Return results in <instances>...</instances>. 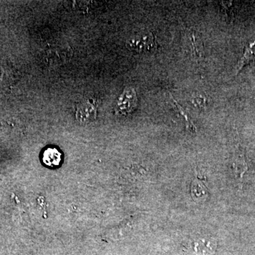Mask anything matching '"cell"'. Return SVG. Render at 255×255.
Returning <instances> with one entry per match:
<instances>
[{
	"label": "cell",
	"mask_w": 255,
	"mask_h": 255,
	"mask_svg": "<svg viewBox=\"0 0 255 255\" xmlns=\"http://www.w3.org/2000/svg\"><path fill=\"white\" fill-rule=\"evenodd\" d=\"M127 46L129 50L138 53H152L157 48L155 36L150 32H142L128 38Z\"/></svg>",
	"instance_id": "6da1fadb"
},
{
	"label": "cell",
	"mask_w": 255,
	"mask_h": 255,
	"mask_svg": "<svg viewBox=\"0 0 255 255\" xmlns=\"http://www.w3.org/2000/svg\"><path fill=\"white\" fill-rule=\"evenodd\" d=\"M136 94L133 89L128 88L124 90L123 94L119 98L117 108L121 113H130L136 107Z\"/></svg>",
	"instance_id": "7a4b0ae2"
},
{
	"label": "cell",
	"mask_w": 255,
	"mask_h": 255,
	"mask_svg": "<svg viewBox=\"0 0 255 255\" xmlns=\"http://www.w3.org/2000/svg\"><path fill=\"white\" fill-rule=\"evenodd\" d=\"M255 60V40L251 42L245 49L244 53L236 65V74L238 75L242 69L248 64L253 63Z\"/></svg>",
	"instance_id": "3957f363"
},
{
	"label": "cell",
	"mask_w": 255,
	"mask_h": 255,
	"mask_svg": "<svg viewBox=\"0 0 255 255\" xmlns=\"http://www.w3.org/2000/svg\"><path fill=\"white\" fill-rule=\"evenodd\" d=\"M76 116L77 119L81 123H90L95 120L97 112L93 106L85 104L79 107Z\"/></svg>",
	"instance_id": "277c9868"
},
{
	"label": "cell",
	"mask_w": 255,
	"mask_h": 255,
	"mask_svg": "<svg viewBox=\"0 0 255 255\" xmlns=\"http://www.w3.org/2000/svg\"><path fill=\"white\" fill-rule=\"evenodd\" d=\"M233 168L235 174L240 178L243 177V174L248 170V164L246 163L244 152L240 149H238L235 155Z\"/></svg>",
	"instance_id": "5b68a950"
},
{
	"label": "cell",
	"mask_w": 255,
	"mask_h": 255,
	"mask_svg": "<svg viewBox=\"0 0 255 255\" xmlns=\"http://www.w3.org/2000/svg\"><path fill=\"white\" fill-rule=\"evenodd\" d=\"M61 153L56 148L49 147L43 154V161L49 167H58L61 162Z\"/></svg>",
	"instance_id": "8992f818"
},
{
	"label": "cell",
	"mask_w": 255,
	"mask_h": 255,
	"mask_svg": "<svg viewBox=\"0 0 255 255\" xmlns=\"http://www.w3.org/2000/svg\"><path fill=\"white\" fill-rule=\"evenodd\" d=\"M171 97H172V96H171ZM172 101H173L174 106L177 107V110L179 111V113L182 114L183 117H184L187 130L188 131L191 132V133H195L196 132V128L195 125H194V124L193 123V122H191V119H189L187 112H186L184 110V109H183L182 107H181V106L179 105L175 100H174L173 97H172Z\"/></svg>",
	"instance_id": "52a82bcc"
}]
</instances>
